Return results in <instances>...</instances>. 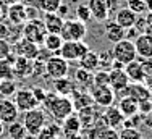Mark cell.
Returning <instances> with one entry per match:
<instances>
[{"instance_id": "obj_1", "label": "cell", "mask_w": 152, "mask_h": 139, "mask_svg": "<svg viewBox=\"0 0 152 139\" xmlns=\"http://www.w3.org/2000/svg\"><path fill=\"white\" fill-rule=\"evenodd\" d=\"M42 105H44L45 110L52 115V118L58 123L63 121L66 116H70L71 113L75 112L71 99L65 97V96H58V94H55V92H47L45 100L42 102Z\"/></svg>"}, {"instance_id": "obj_2", "label": "cell", "mask_w": 152, "mask_h": 139, "mask_svg": "<svg viewBox=\"0 0 152 139\" xmlns=\"http://www.w3.org/2000/svg\"><path fill=\"white\" fill-rule=\"evenodd\" d=\"M45 118H47L45 112L42 110L41 107H36V108H32V110H28V112L23 113V121L21 123L26 128L28 134L36 136V134L45 126Z\"/></svg>"}, {"instance_id": "obj_3", "label": "cell", "mask_w": 152, "mask_h": 139, "mask_svg": "<svg viewBox=\"0 0 152 139\" xmlns=\"http://www.w3.org/2000/svg\"><path fill=\"white\" fill-rule=\"evenodd\" d=\"M88 34V26L83 21L71 18V20H65L63 21V28L60 31L61 39L65 41H83Z\"/></svg>"}, {"instance_id": "obj_4", "label": "cell", "mask_w": 152, "mask_h": 139, "mask_svg": "<svg viewBox=\"0 0 152 139\" xmlns=\"http://www.w3.org/2000/svg\"><path fill=\"white\" fill-rule=\"evenodd\" d=\"M112 55H113V60L120 61L121 65H128L129 61L137 58L134 42L129 39H121V41L115 42L113 49H112Z\"/></svg>"}, {"instance_id": "obj_5", "label": "cell", "mask_w": 152, "mask_h": 139, "mask_svg": "<svg viewBox=\"0 0 152 139\" xmlns=\"http://www.w3.org/2000/svg\"><path fill=\"white\" fill-rule=\"evenodd\" d=\"M47 36V29L44 26V21L41 18H36V20H28L23 24V37H26L28 41L41 45L44 42Z\"/></svg>"}, {"instance_id": "obj_6", "label": "cell", "mask_w": 152, "mask_h": 139, "mask_svg": "<svg viewBox=\"0 0 152 139\" xmlns=\"http://www.w3.org/2000/svg\"><path fill=\"white\" fill-rule=\"evenodd\" d=\"M89 50V45L84 41H65L57 55L63 57L66 61H78Z\"/></svg>"}, {"instance_id": "obj_7", "label": "cell", "mask_w": 152, "mask_h": 139, "mask_svg": "<svg viewBox=\"0 0 152 139\" xmlns=\"http://www.w3.org/2000/svg\"><path fill=\"white\" fill-rule=\"evenodd\" d=\"M70 71V61H66L60 55H50L45 60V76L50 79H58L63 76H68Z\"/></svg>"}, {"instance_id": "obj_8", "label": "cell", "mask_w": 152, "mask_h": 139, "mask_svg": "<svg viewBox=\"0 0 152 139\" xmlns=\"http://www.w3.org/2000/svg\"><path fill=\"white\" fill-rule=\"evenodd\" d=\"M89 94H91L94 104L102 108L110 107L115 102V92L110 86H92L89 89Z\"/></svg>"}, {"instance_id": "obj_9", "label": "cell", "mask_w": 152, "mask_h": 139, "mask_svg": "<svg viewBox=\"0 0 152 139\" xmlns=\"http://www.w3.org/2000/svg\"><path fill=\"white\" fill-rule=\"evenodd\" d=\"M13 102H15L16 108L20 113H24L28 110H32V108L39 107V102L36 100L34 94H32L31 89L24 87V89H18L13 96Z\"/></svg>"}, {"instance_id": "obj_10", "label": "cell", "mask_w": 152, "mask_h": 139, "mask_svg": "<svg viewBox=\"0 0 152 139\" xmlns=\"http://www.w3.org/2000/svg\"><path fill=\"white\" fill-rule=\"evenodd\" d=\"M12 52L15 53L16 57H24L28 58V60H34V58H37L39 55V45L31 41H28L26 37H21L18 39L16 42L12 44Z\"/></svg>"}, {"instance_id": "obj_11", "label": "cell", "mask_w": 152, "mask_h": 139, "mask_svg": "<svg viewBox=\"0 0 152 139\" xmlns=\"http://www.w3.org/2000/svg\"><path fill=\"white\" fill-rule=\"evenodd\" d=\"M18 112L15 102L8 97H2L0 99V121L5 123V125H10V123L16 121L18 120Z\"/></svg>"}, {"instance_id": "obj_12", "label": "cell", "mask_w": 152, "mask_h": 139, "mask_svg": "<svg viewBox=\"0 0 152 139\" xmlns=\"http://www.w3.org/2000/svg\"><path fill=\"white\" fill-rule=\"evenodd\" d=\"M129 84V79L126 76L125 70H108V86L113 89L115 94H121Z\"/></svg>"}, {"instance_id": "obj_13", "label": "cell", "mask_w": 152, "mask_h": 139, "mask_svg": "<svg viewBox=\"0 0 152 139\" xmlns=\"http://www.w3.org/2000/svg\"><path fill=\"white\" fill-rule=\"evenodd\" d=\"M121 96H129V97L134 99V100L141 102V100H146V99H151L152 91L144 83H129L126 86V89L121 92Z\"/></svg>"}, {"instance_id": "obj_14", "label": "cell", "mask_w": 152, "mask_h": 139, "mask_svg": "<svg viewBox=\"0 0 152 139\" xmlns=\"http://www.w3.org/2000/svg\"><path fill=\"white\" fill-rule=\"evenodd\" d=\"M86 5L91 10L92 20L100 21V23L108 20V16H110V7L107 5V2H104V0H88Z\"/></svg>"}, {"instance_id": "obj_15", "label": "cell", "mask_w": 152, "mask_h": 139, "mask_svg": "<svg viewBox=\"0 0 152 139\" xmlns=\"http://www.w3.org/2000/svg\"><path fill=\"white\" fill-rule=\"evenodd\" d=\"M102 118H104L105 126L113 128V129H118L120 126H123V121H125V116L121 115V112L118 110L117 107H113V105H110V107L105 108Z\"/></svg>"}, {"instance_id": "obj_16", "label": "cell", "mask_w": 152, "mask_h": 139, "mask_svg": "<svg viewBox=\"0 0 152 139\" xmlns=\"http://www.w3.org/2000/svg\"><path fill=\"white\" fill-rule=\"evenodd\" d=\"M7 18L12 24H24L28 21V13H26V7L23 3H15L10 5L7 8Z\"/></svg>"}, {"instance_id": "obj_17", "label": "cell", "mask_w": 152, "mask_h": 139, "mask_svg": "<svg viewBox=\"0 0 152 139\" xmlns=\"http://www.w3.org/2000/svg\"><path fill=\"white\" fill-rule=\"evenodd\" d=\"M13 76L20 79H24L32 75V60H28L24 57H16V60L12 65Z\"/></svg>"}, {"instance_id": "obj_18", "label": "cell", "mask_w": 152, "mask_h": 139, "mask_svg": "<svg viewBox=\"0 0 152 139\" xmlns=\"http://www.w3.org/2000/svg\"><path fill=\"white\" fill-rule=\"evenodd\" d=\"M117 108L121 112V115L125 118H131V116L139 113V104H137V100H134L129 96H121V99L118 100Z\"/></svg>"}, {"instance_id": "obj_19", "label": "cell", "mask_w": 152, "mask_h": 139, "mask_svg": "<svg viewBox=\"0 0 152 139\" xmlns=\"http://www.w3.org/2000/svg\"><path fill=\"white\" fill-rule=\"evenodd\" d=\"M125 73L128 76L129 83H144L146 79V75H144V70H142V65H141V60H133L129 61L128 65H125Z\"/></svg>"}, {"instance_id": "obj_20", "label": "cell", "mask_w": 152, "mask_h": 139, "mask_svg": "<svg viewBox=\"0 0 152 139\" xmlns=\"http://www.w3.org/2000/svg\"><path fill=\"white\" fill-rule=\"evenodd\" d=\"M136 18L137 15L134 12L128 8V7H123V8H118L117 13H115V23L120 24L123 29H128V28H133L136 23Z\"/></svg>"}, {"instance_id": "obj_21", "label": "cell", "mask_w": 152, "mask_h": 139, "mask_svg": "<svg viewBox=\"0 0 152 139\" xmlns=\"http://www.w3.org/2000/svg\"><path fill=\"white\" fill-rule=\"evenodd\" d=\"M81 128L83 126L81 121H79V116L75 115V112L61 121V129H63V134H66V138L76 139V134L81 131Z\"/></svg>"}, {"instance_id": "obj_22", "label": "cell", "mask_w": 152, "mask_h": 139, "mask_svg": "<svg viewBox=\"0 0 152 139\" xmlns=\"http://www.w3.org/2000/svg\"><path fill=\"white\" fill-rule=\"evenodd\" d=\"M134 47H136V53L139 58H152V39L147 37L146 34H139L134 39Z\"/></svg>"}, {"instance_id": "obj_23", "label": "cell", "mask_w": 152, "mask_h": 139, "mask_svg": "<svg viewBox=\"0 0 152 139\" xmlns=\"http://www.w3.org/2000/svg\"><path fill=\"white\" fill-rule=\"evenodd\" d=\"M52 83H53V91H55V94H58V96L70 97L76 89L75 81L70 79L68 76H63V78H58V79H52Z\"/></svg>"}, {"instance_id": "obj_24", "label": "cell", "mask_w": 152, "mask_h": 139, "mask_svg": "<svg viewBox=\"0 0 152 139\" xmlns=\"http://www.w3.org/2000/svg\"><path fill=\"white\" fill-rule=\"evenodd\" d=\"M42 21H44L47 32H50V34H60L61 28H63L65 18H61L58 13H44Z\"/></svg>"}, {"instance_id": "obj_25", "label": "cell", "mask_w": 152, "mask_h": 139, "mask_svg": "<svg viewBox=\"0 0 152 139\" xmlns=\"http://www.w3.org/2000/svg\"><path fill=\"white\" fill-rule=\"evenodd\" d=\"M78 63H79V68H84L91 73L97 71V70H99V53L89 49L88 52L78 60Z\"/></svg>"}, {"instance_id": "obj_26", "label": "cell", "mask_w": 152, "mask_h": 139, "mask_svg": "<svg viewBox=\"0 0 152 139\" xmlns=\"http://www.w3.org/2000/svg\"><path fill=\"white\" fill-rule=\"evenodd\" d=\"M73 99H71V102H73V107L75 110H81V108H86V107H91L94 104L92 102V97L89 92H86L84 89H75V92L71 94Z\"/></svg>"}, {"instance_id": "obj_27", "label": "cell", "mask_w": 152, "mask_h": 139, "mask_svg": "<svg viewBox=\"0 0 152 139\" xmlns=\"http://www.w3.org/2000/svg\"><path fill=\"white\" fill-rule=\"evenodd\" d=\"M125 32H126V29H123L120 24H117L115 21H108L107 26H105V37H107V41H110L112 44L125 39Z\"/></svg>"}, {"instance_id": "obj_28", "label": "cell", "mask_w": 152, "mask_h": 139, "mask_svg": "<svg viewBox=\"0 0 152 139\" xmlns=\"http://www.w3.org/2000/svg\"><path fill=\"white\" fill-rule=\"evenodd\" d=\"M61 44H63V39H61L60 34H50V32H47L42 45H44V49L47 52H50L52 55H57L58 50L61 49Z\"/></svg>"}, {"instance_id": "obj_29", "label": "cell", "mask_w": 152, "mask_h": 139, "mask_svg": "<svg viewBox=\"0 0 152 139\" xmlns=\"http://www.w3.org/2000/svg\"><path fill=\"white\" fill-rule=\"evenodd\" d=\"M92 76L94 73L88 71V70L84 68H78L75 71V84H78V86H81V89H91L92 87Z\"/></svg>"}, {"instance_id": "obj_30", "label": "cell", "mask_w": 152, "mask_h": 139, "mask_svg": "<svg viewBox=\"0 0 152 139\" xmlns=\"http://www.w3.org/2000/svg\"><path fill=\"white\" fill-rule=\"evenodd\" d=\"M5 133L8 134L10 139H23V138L28 134V131H26V128H24L23 123H21L20 120H16V121L7 125Z\"/></svg>"}, {"instance_id": "obj_31", "label": "cell", "mask_w": 152, "mask_h": 139, "mask_svg": "<svg viewBox=\"0 0 152 139\" xmlns=\"http://www.w3.org/2000/svg\"><path fill=\"white\" fill-rule=\"evenodd\" d=\"M18 91V84L15 79H2L0 81V96L12 99Z\"/></svg>"}, {"instance_id": "obj_32", "label": "cell", "mask_w": 152, "mask_h": 139, "mask_svg": "<svg viewBox=\"0 0 152 139\" xmlns=\"http://www.w3.org/2000/svg\"><path fill=\"white\" fill-rule=\"evenodd\" d=\"M37 2V8L42 13H57L63 0H36Z\"/></svg>"}, {"instance_id": "obj_33", "label": "cell", "mask_w": 152, "mask_h": 139, "mask_svg": "<svg viewBox=\"0 0 152 139\" xmlns=\"http://www.w3.org/2000/svg\"><path fill=\"white\" fill-rule=\"evenodd\" d=\"M142 133L136 126H123L118 131V139H142Z\"/></svg>"}, {"instance_id": "obj_34", "label": "cell", "mask_w": 152, "mask_h": 139, "mask_svg": "<svg viewBox=\"0 0 152 139\" xmlns=\"http://www.w3.org/2000/svg\"><path fill=\"white\" fill-rule=\"evenodd\" d=\"M76 20L83 21L84 24H88L89 21L92 20V15H91V10H89V7L86 5V3H79L78 7H76Z\"/></svg>"}, {"instance_id": "obj_35", "label": "cell", "mask_w": 152, "mask_h": 139, "mask_svg": "<svg viewBox=\"0 0 152 139\" xmlns=\"http://www.w3.org/2000/svg\"><path fill=\"white\" fill-rule=\"evenodd\" d=\"M92 86H108V70H97V71H94Z\"/></svg>"}, {"instance_id": "obj_36", "label": "cell", "mask_w": 152, "mask_h": 139, "mask_svg": "<svg viewBox=\"0 0 152 139\" xmlns=\"http://www.w3.org/2000/svg\"><path fill=\"white\" fill-rule=\"evenodd\" d=\"M126 7L136 15H144L147 12L146 8V0H126Z\"/></svg>"}, {"instance_id": "obj_37", "label": "cell", "mask_w": 152, "mask_h": 139, "mask_svg": "<svg viewBox=\"0 0 152 139\" xmlns=\"http://www.w3.org/2000/svg\"><path fill=\"white\" fill-rule=\"evenodd\" d=\"M2 79H15L12 65L7 60H0V81H2Z\"/></svg>"}, {"instance_id": "obj_38", "label": "cell", "mask_w": 152, "mask_h": 139, "mask_svg": "<svg viewBox=\"0 0 152 139\" xmlns=\"http://www.w3.org/2000/svg\"><path fill=\"white\" fill-rule=\"evenodd\" d=\"M32 75H45V60L42 58H34L32 60Z\"/></svg>"}, {"instance_id": "obj_39", "label": "cell", "mask_w": 152, "mask_h": 139, "mask_svg": "<svg viewBox=\"0 0 152 139\" xmlns=\"http://www.w3.org/2000/svg\"><path fill=\"white\" fill-rule=\"evenodd\" d=\"M10 52H12V44L7 39H0V60H5Z\"/></svg>"}, {"instance_id": "obj_40", "label": "cell", "mask_w": 152, "mask_h": 139, "mask_svg": "<svg viewBox=\"0 0 152 139\" xmlns=\"http://www.w3.org/2000/svg\"><path fill=\"white\" fill-rule=\"evenodd\" d=\"M36 139H61L60 136H57L53 131H50L47 126H44L37 134H36Z\"/></svg>"}, {"instance_id": "obj_41", "label": "cell", "mask_w": 152, "mask_h": 139, "mask_svg": "<svg viewBox=\"0 0 152 139\" xmlns=\"http://www.w3.org/2000/svg\"><path fill=\"white\" fill-rule=\"evenodd\" d=\"M31 91H32V94H34L36 100L39 102V105H42V102L45 100L47 91L44 89V87H41V86H34V87H31Z\"/></svg>"}, {"instance_id": "obj_42", "label": "cell", "mask_w": 152, "mask_h": 139, "mask_svg": "<svg viewBox=\"0 0 152 139\" xmlns=\"http://www.w3.org/2000/svg\"><path fill=\"white\" fill-rule=\"evenodd\" d=\"M99 139H118V131L113 128H104L99 134Z\"/></svg>"}, {"instance_id": "obj_43", "label": "cell", "mask_w": 152, "mask_h": 139, "mask_svg": "<svg viewBox=\"0 0 152 139\" xmlns=\"http://www.w3.org/2000/svg\"><path fill=\"white\" fill-rule=\"evenodd\" d=\"M134 28L137 29V32H139V34H142V32L146 31V28H147V21H146V18H144V15H137L136 23H134Z\"/></svg>"}, {"instance_id": "obj_44", "label": "cell", "mask_w": 152, "mask_h": 139, "mask_svg": "<svg viewBox=\"0 0 152 139\" xmlns=\"http://www.w3.org/2000/svg\"><path fill=\"white\" fill-rule=\"evenodd\" d=\"M137 104H139V113L146 115V113H151L152 112V100H151V99L141 100V102H137Z\"/></svg>"}, {"instance_id": "obj_45", "label": "cell", "mask_w": 152, "mask_h": 139, "mask_svg": "<svg viewBox=\"0 0 152 139\" xmlns=\"http://www.w3.org/2000/svg\"><path fill=\"white\" fill-rule=\"evenodd\" d=\"M139 36V32H137V29L133 26V28H128L125 32V39H129V41H134V39Z\"/></svg>"}, {"instance_id": "obj_46", "label": "cell", "mask_w": 152, "mask_h": 139, "mask_svg": "<svg viewBox=\"0 0 152 139\" xmlns=\"http://www.w3.org/2000/svg\"><path fill=\"white\" fill-rule=\"evenodd\" d=\"M8 34H10V28L0 21V39H8Z\"/></svg>"}, {"instance_id": "obj_47", "label": "cell", "mask_w": 152, "mask_h": 139, "mask_svg": "<svg viewBox=\"0 0 152 139\" xmlns=\"http://www.w3.org/2000/svg\"><path fill=\"white\" fill-rule=\"evenodd\" d=\"M68 12H70V7H68L66 3H61V5H60V8L57 10V13H58L61 18H65V16H66Z\"/></svg>"}, {"instance_id": "obj_48", "label": "cell", "mask_w": 152, "mask_h": 139, "mask_svg": "<svg viewBox=\"0 0 152 139\" xmlns=\"http://www.w3.org/2000/svg\"><path fill=\"white\" fill-rule=\"evenodd\" d=\"M7 8H8V7L3 5V3L0 2V21L3 20V16H7Z\"/></svg>"}, {"instance_id": "obj_49", "label": "cell", "mask_w": 152, "mask_h": 139, "mask_svg": "<svg viewBox=\"0 0 152 139\" xmlns=\"http://www.w3.org/2000/svg\"><path fill=\"white\" fill-rule=\"evenodd\" d=\"M0 2H2L3 5L10 7V5H15V3H18V2H20V0H0Z\"/></svg>"}, {"instance_id": "obj_50", "label": "cell", "mask_w": 152, "mask_h": 139, "mask_svg": "<svg viewBox=\"0 0 152 139\" xmlns=\"http://www.w3.org/2000/svg\"><path fill=\"white\" fill-rule=\"evenodd\" d=\"M5 129H7V125L0 121V139H3V134H5Z\"/></svg>"}, {"instance_id": "obj_51", "label": "cell", "mask_w": 152, "mask_h": 139, "mask_svg": "<svg viewBox=\"0 0 152 139\" xmlns=\"http://www.w3.org/2000/svg\"><path fill=\"white\" fill-rule=\"evenodd\" d=\"M144 34H146L147 37L152 39V24H147V28H146V31H144Z\"/></svg>"}, {"instance_id": "obj_52", "label": "cell", "mask_w": 152, "mask_h": 139, "mask_svg": "<svg viewBox=\"0 0 152 139\" xmlns=\"http://www.w3.org/2000/svg\"><path fill=\"white\" fill-rule=\"evenodd\" d=\"M144 18H146L147 24H152V12H146V15H144Z\"/></svg>"}, {"instance_id": "obj_53", "label": "cell", "mask_w": 152, "mask_h": 139, "mask_svg": "<svg viewBox=\"0 0 152 139\" xmlns=\"http://www.w3.org/2000/svg\"><path fill=\"white\" fill-rule=\"evenodd\" d=\"M104 2H107V5L110 7V10H112V7H115V5H117V2H118V0H104Z\"/></svg>"}, {"instance_id": "obj_54", "label": "cell", "mask_w": 152, "mask_h": 139, "mask_svg": "<svg viewBox=\"0 0 152 139\" xmlns=\"http://www.w3.org/2000/svg\"><path fill=\"white\" fill-rule=\"evenodd\" d=\"M146 8L147 12H152V0H146Z\"/></svg>"}, {"instance_id": "obj_55", "label": "cell", "mask_w": 152, "mask_h": 139, "mask_svg": "<svg viewBox=\"0 0 152 139\" xmlns=\"http://www.w3.org/2000/svg\"><path fill=\"white\" fill-rule=\"evenodd\" d=\"M23 139H36V136H32V134H26Z\"/></svg>"}, {"instance_id": "obj_56", "label": "cell", "mask_w": 152, "mask_h": 139, "mask_svg": "<svg viewBox=\"0 0 152 139\" xmlns=\"http://www.w3.org/2000/svg\"><path fill=\"white\" fill-rule=\"evenodd\" d=\"M142 139H144V138H142Z\"/></svg>"}]
</instances>
